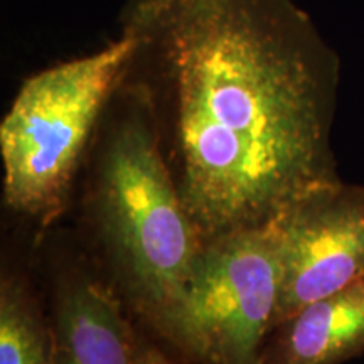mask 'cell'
<instances>
[{"label": "cell", "mask_w": 364, "mask_h": 364, "mask_svg": "<svg viewBox=\"0 0 364 364\" xmlns=\"http://www.w3.org/2000/svg\"><path fill=\"white\" fill-rule=\"evenodd\" d=\"M118 26L204 243L267 228L339 179L338 65L292 0H125Z\"/></svg>", "instance_id": "1"}, {"label": "cell", "mask_w": 364, "mask_h": 364, "mask_svg": "<svg viewBox=\"0 0 364 364\" xmlns=\"http://www.w3.org/2000/svg\"><path fill=\"white\" fill-rule=\"evenodd\" d=\"M268 228L279 263L275 329L314 300L364 279L363 184L339 177L317 186Z\"/></svg>", "instance_id": "5"}, {"label": "cell", "mask_w": 364, "mask_h": 364, "mask_svg": "<svg viewBox=\"0 0 364 364\" xmlns=\"http://www.w3.org/2000/svg\"><path fill=\"white\" fill-rule=\"evenodd\" d=\"M364 354V279L314 300L277 327L262 364H344Z\"/></svg>", "instance_id": "6"}, {"label": "cell", "mask_w": 364, "mask_h": 364, "mask_svg": "<svg viewBox=\"0 0 364 364\" xmlns=\"http://www.w3.org/2000/svg\"><path fill=\"white\" fill-rule=\"evenodd\" d=\"M124 93L98 161L93 213L118 285L150 324L179 299L204 240L182 203L147 91L125 78Z\"/></svg>", "instance_id": "2"}, {"label": "cell", "mask_w": 364, "mask_h": 364, "mask_svg": "<svg viewBox=\"0 0 364 364\" xmlns=\"http://www.w3.org/2000/svg\"><path fill=\"white\" fill-rule=\"evenodd\" d=\"M53 327L14 279L0 285V364H53Z\"/></svg>", "instance_id": "8"}, {"label": "cell", "mask_w": 364, "mask_h": 364, "mask_svg": "<svg viewBox=\"0 0 364 364\" xmlns=\"http://www.w3.org/2000/svg\"><path fill=\"white\" fill-rule=\"evenodd\" d=\"M134 331L110 290L76 277L56 302L53 364H135Z\"/></svg>", "instance_id": "7"}, {"label": "cell", "mask_w": 364, "mask_h": 364, "mask_svg": "<svg viewBox=\"0 0 364 364\" xmlns=\"http://www.w3.org/2000/svg\"><path fill=\"white\" fill-rule=\"evenodd\" d=\"M279 263L270 228L206 241L179 299L150 327L198 364H262L275 329Z\"/></svg>", "instance_id": "4"}, {"label": "cell", "mask_w": 364, "mask_h": 364, "mask_svg": "<svg viewBox=\"0 0 364 364\" xmlns=\"http://www.w3.org/2000/svg\"><path fill=\"white\" fill-rule=\"evenodd\" d=\"M134 358L135 364H176L139 331H134Z\"/></svg>", "instance_id": "9"}, {"label": "cell", "mask_w": 364, "mask_h": 364, "mask_svg": "<svg viewBox=\"0 0 364 364\" xmlns=\"http://www.w3.org/2000/svg\"><path fill=\"white\" fill-rule=\"evenodd\" d=\"M135 58L118 36L98 51L24 80L0 124L4 199L48 225L63 211L88 145Z\"/></svg>", "instance_id": "3"}]
</instances>
